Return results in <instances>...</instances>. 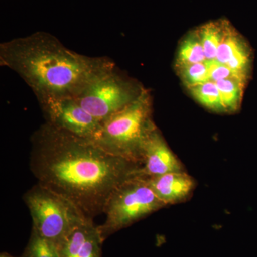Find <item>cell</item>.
<instances>
[{
	"mask_svg": "<svg viewBox=\"0 0 257 257\" xmlns=\"http://www.w3.org/2000/svg\"><path fill=\"white\" fill-rule=\"evenodd\" d=\"M21 257H60L57 246L32 229L31 236Z\"/></svg>",
	"mask_w": 257,
	"mask_h": 257,
	"instance_id": "cell-16",
	"label": "cell"
},
{
	"mask_svg": "<svg viewBox=\"0 0 257 257\" xmlns=\"http://www.w3.org/2000/svg\"><path fill=\"white\" fill-rule=\"evenodd\" d=\"M205 61L199 63L179 67L181 77L189 88L210 80L211 62Z\"/></svg>",
	"mask_w": 257,
	"mask_h": 257,
	"instance_id": "cell-15",
	"label": "cell"
},
{
	"mask_svg": "<svg viewBox=\"0 0 257 257\" xmlns=\"http://www.w3.org/2000/svg\"><path fill=\"white\" fill-rule=\"evenodd\" d=\"M184 165L166 143L156 126L144 143L139 177H157L170 172H184Z\"/></svg>",
	"mask_w": 257,
	"mask_h": 257,
	"instance_id": "cell-8",
	"label": "cell"
},
{
	"mask_svg": "<svg viewBox=\"0 0 257 257\" xmlns=\"http://www.w3.org/2000/svg\"><path fill=\"white\" fill-rule=\"evenodd\" d=\"M189 89L193 96L203 106L211 110L224 112L220 93L216 82L209 80Z\"/></svg>",
	"mask_w": 257,
	"mask_h": 257,
	"instance_id": "cell-14",
	"label": "cell"
},
{
	"mask_svg": "<svg viewBox=\"0 0 257 257\" xmlns=\"http://www.w3.org/2000/svg\"><path fill=\"white\" fill-rule=\"evenodd\" d=\"M226 23L211 22L203 25L197 32L207 61H215L218 48L224 37Z\"/></svg>",
	"mask_w": 257,
	"mask_h": 257,
	"instance_id": "cell-11",
	"label": "cell"
},
{
	"mask_svg": "<svg viewBox=\"0 0 257 257\" xmlns=\"http://www.w3.org/2000/svg\"><path fill=\"white\" fill-rule=\"evenodd\" d=\"M165 207L145 178L138 176L128 179L115 189L106 203V220L97 226L103 241Z\"/></svg>",
	"mask_w": 257,
	"mask_h": 257,
	"instance_id": "cell-5",
	"label": "cell"
},
{
	"mask_svg": "<svg viewBox=\"0 0 257 257\" xmlns=\"http://www.w3.org/2000/svg\"><path fill=\"white\" fill-rule=\"evenodd\" d=\"M0 257H14V256H11V255L9 254V253L3 252V253H1V254H0Z\"/></svg>",
	"mask_w": 257,
	"mask_h": 257,
	"instance_id": "cell-19",
	"label": "cell"
},
{
	"mask_svg": "<svg viewBox=\"0 0 257 257\" xmlns=\"http://www.w3.org/2000/svg\"><path fill=\"white\" fill-rule=\"evenodd\" d=\"M30 168L37 184L73 204L86 217L104 214L115 189L138 177L140 165L92 140L45 122L31 138Z\"/></svg>",
	"mask_w": 257,
	"mask_h": 257,
	"instance_id": "cell-1",
	"label": "cell"
},
{
	"mask_svg": "<svg viewBox=\"0 0 257 257\" xmlns=\"http://www.w3.org/2000/svg\"><path fill=\"white\" fill-rule=\"evenodd\" d=\"M226 79H239L246 81L247 79L236 73L226 64L219 63L216 61L211 62L210 80L216 82Z\"/></svg>",
	"mask_w": 257,
	"mask_h": 257,
	"instance_id": "cell-18",
	"label": "cell"
},
{
	"mask_svg": "<svg viewBox=\"0 0 257 257\" xmlns=\"http://www.w3.org/2000/svg\"><path fill=\"white\" fill-rule=\"evenodd\" d=\"M103 239L93 219L86 218L57 246L60 257H102Z\"/></svg>",
	"mask_w": 257,
	"mask_h": 257,
	"instance_id": "cell-9",
	"label": "cell"
},
{
	"mask_svg": "<svg viewBox=\"0 0 257 257\" xmlns=\"http://www.w3.org/2000/svg\"><path fill=\"white\" fill-rule=\"evenodd\" d=\"M245 43L246 42L237 32L226 25L224 37L218 48L215 61L219 63L227 64L234 52Z\"/></svg>",
	"mask_w": 257,
	"mask_h": 257,
	"instance_id": "cell-17",
	"label": "cell"
},
{
	"mask_svg": "<svg viewBox=\"0 0 257 257\" xmlns=\"http://www.w3.org/2000/svg\"><path fill=\"white\" fill-rule=\"evenodd\" d=\"M146 90L128 105L101 123L94 141L106 152L141 165L144 143L155 127Z\"/></svg>",
	"mask_w": 257,
	"mask_h": 257,
	"instance_id": "cell-3",
	"label": "cell"
},
{
	"mask_svg": "<svg viewBox=\"0 0 257 257\" xmlns=\"http://www.w3.org/2000/svg\"><path fill=\"white\" fill-rule=\"evenodd\" d=\"M145 179L157 197L166 206L185 202L192 196L196 187L194 178L186 171Z\"/></svg>",
	"mask_w": 257,
	"mask_h": 257,
	"instance_id": "cell-10",
	"label": "cell"
},
{
	"mask_svg": "<svg viewBox=\"0 0 257 257\" xmlns=\"http://www.w3.org/2000/svg\"><path fill=\"white\" fill-rule=\"evenodd\" d=\"M46 122L77 136L94 140L101 122L89 114L74 98L39 101Z\"/></svg>",
	"mask_w": 257,
	"mask_h": 257,
	"instance_id": "cell-7",
	"label": "cell"
},
{
	"mask_svg": "<svg viewBox=\"0 0 257 257\" xmlns=\"http://www.w3.org/2000/svg\"><path fill=\"white\" fill-rule=\"evenodd\" d=\"M0 64L18 74L39 101L76 98L115 65L108 57H88L69 50L43 32L2 43Z\"/></svg>",
	"mask_w": 257,
	"mask_h": 257,
	"instance_id": "cell-2",
	"label": "cell"
},
{
	"mask_svg": "<svg viewBox=\"0 0 257 257\" xmlns=\"http://www.w3.org/2000/svg\"><path fill=\"white\" fill-rule=\"evenodd\" d=\"M143 91L124 79L114 65L94 79L74 99L101 123L133 102Z\"/></svg>",
	"mask_w": 257,
	"mask_h": 257,
	"instance_id": "cell-6",
	"label": "cell"
},
{
	"mask_svg": "<svg viewBox=\"0 0 257 257\" xmlns=\"http://www.w3.org/2000/svg\"><path fill=\"white\" fill-rule=\"evenodd\" d=\"M207 61L204 48L197 33L184 39L179 46L177 54V66L189 65Z\"/></svg>",
	"mask_w": 257,
	"mask_h": 257,
	"instance_id": "cell-13",
	"label": "cell"
},
{
	"mask_svg": "<svg viewBox=\"0 0 257 257\" xmlns=\"http://www.w3.org/2000/svg\"><path fill=\"white\" fill-rule=\"evenodd\" d=\"M32 229L57 246L86 217L73 204L39 184L24 194Z\"/></svg>",
	"mask_w": 257,
	"mask_h": 257,
	"instance_id": "cell-4",
	"label": "cell"
},
{
	"mask_svg": "<svg viewBox=\"0 0 257 257\" xmlns=\"http://www.w3.org/2000/svg\"><path fill=\"white\" fill-rule=\"evenodd\" d=\"M245 83L246 81L239 79H226L216 82L225 112L238 110L242 100Z\"/></svg>",
	"mask_w": 257,
	"mask_h": 257,
	"instance_id": "cell-12",
	"label": "cell"
}]
</instances>
